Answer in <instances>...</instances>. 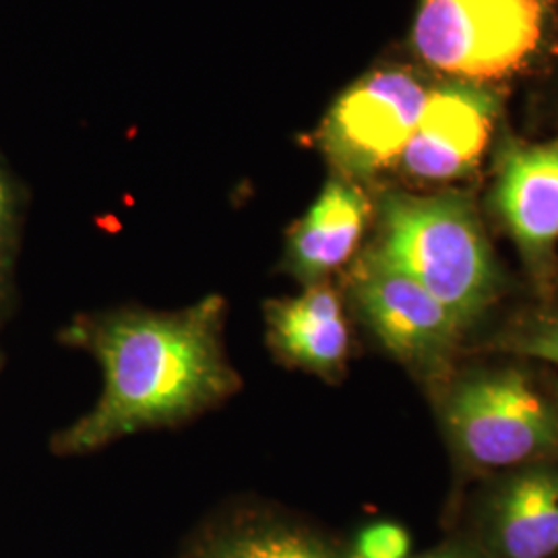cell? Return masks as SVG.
<instances>
[{
	"mask_svg": "<svg viewBox=\"0 0 558 558\" xmlns=\"http://www.w3.org/2000/svg\"><path fill=\"white\" fill-rule=\"evenodd\" d=\"M368 218L371 203L360 186L348 180L327 182L290 236V269L308 286L319 283L352 257Z\"/></svg>",
	"mask_w": 558,
	"mask_h": 558,
	"instance_id": "obj_11",
	"label": "cell"
},
{
	"mask_svg": "<svg viewBox=\"0 0 558 558\" xmlns=\"http://www.w3.org/2000/svg\"><path fill=\"white\" fill-rule=\"evenodd\" d=\"M416 558H482L476 550H470L465 546H459V544H445L439 546L426 555H420Z\"/></svg>",
	"mask_w": 558,
	"mask_h": 558,
	"instance_id": "obj_16",
	"label": "cell"
},
{
	"mask_svg": "<svg viewBox=\"0 0 558 558\" xmlns=\"http://www.w3.org/2000/svg\"><path fill=\"white\" fill-rule=\"evenodd\" d=\"M410 534L391 521H379L364 527L354 542L352 558H410Z\"/></svg>",
	"mask_w": 558,
	"mask_h": 558,
	"instance_id": "obj_14",
	"label": "cell"
},
{
	"mask_svg": "<svg viewBox=\"0 0 558 558\" xmlns=\"http://www.w3.org/2000/svg\"><path fill=\"white\" fill-rule=\"evenodd\" d=\"M271 348L290 364L333 377L350 350V331L338 292L313 283L300 296L274 300L265 308Z\"/></svg>",
	"mask_w": 558,
	"mask_h": 558,
	"instance_id": "obj_10",
	"label": "cell"
},
{
	"mask_svg": "<svg viewBox=\"0 0 558 558\" xmlns=\"http://www.w3.org/2000/svg\"><path fill=\"white\" fill-rule=\"evenodd\" d=\"M435 85L403 69H383L341 94L323 124L327 156L350 177L398 166Z\"/></svg>",
	"mask_w": 558,
	"mask_h": 558,
	"instance_id": "obj_5",
	"label": "cell"
},
{
	"mask_svg": "<svg viewBox=\"0 0 558 558\" xmlns=\"http://www.w3.org/2000/svg\"><path fill=\"white\" fill-rule=\"evenodd\" d=\"M550 15L553 0H420L412 46L430 69L484 85L538 57Z\"/></svg>",
	"mask_w": 558,
	"mask_h": 558,
	"instance_id": "obj_3",
	"label": "cell"
},
{
	"mask_svg": "<svg viewBox=\"0 0 558 558\" xmlns=\"http://www.w3.org/2000/svg\"><path fill=\"white\" fill-rule=\"evenodd\" d=\"M442 420L461 458L482 470L518 468L557 453V408L519 371L459 380L445 399Z\"/></svg>",
	"mask_w": 558,
	"mask_h": 558,
	"instance_id": "obj_4",
	"label": "cell"
},
{
	"mask_svg": "<svg viewBox=\"0 0 558 558\" xmlns=\"http://www.w3.org/2000/svg\"><path fill=\"white\" fill-rule=\"evenodd\" d=\"M500 345L521 356L558 364V308L521 320L505 333Z\"/></svg>",
	"mask_w": 558,
	"mask_h": 558,
	"instance_id": "obj_13",
	"label": "cell"
},
{
	"mask_svg": "<svg viewBox=\"0 0 558 558\" xmlns=\"http://www.w3.org/2000/svg\"><path fill=\"white\" fill-rule=\"evenodd\" d=\"M11 221H13V211H11V195L7 180L0 172V276L7 265V251H9V239H11Z\"/></svg>",
	"mask_w": 558,
	"mask_h": 558,
	"instance_id": "obj_15",
	"label": "cell"
},
{
	"mask_svg": "<svg viewBox=\"0 0 558 558\" xmlns=\"http://www.w3.org/2000/svg\"><path fill=\"white\" fill-rule=\"evenodd\" d=\"M373 253L416 279L461 327L476 319L499 290L488 240L461 193H389L380 203L379 244Z\"/></svg>",
	"mask_w": 558,
	"mask_h": 558,
	"instance_id": "obj_2",
	"label": "cell"
},
{
	"mask_svg": "<svg viewBox=\"0 0 558 558\" xmlns=\"http://www.w3.org/2000/svg\"><path fill=\"white\" fill-rule=\"evenodd\" d=\"M226 302L207 296L179 313L122 311L77 325L71 336L100 362L96 408L54 440L59 453H89L145 428L177 424L240 387L221 348Z\"/></svg>",
	"mask_w": 558,
	"mask_h": 558,
	"instance_id": "obj_1",
	"label": "cell"
},
{
	"mask_svg": "<svg viewBox=\"0 0 558 558\" xmlns=\"http://www.w3.org/2000/svg\"><path fill=\"white\" fill-rule=\"evenodd\" d=\"M493 205L525 259L536 265L548 259L558 240V143L507 141Z\"/></svg>",
	"mask_w": 558,
	"mask_h": 558,
	"instance_id": "obj_8",
	"label": "cell"
},
{
	"mask_svg": "<svg viewBox=\"0 0 558 558\" xmlns=\"http://www.w3.org/2000/svg\"><path fill=\"white\" fill-rule=\"evenodd\" d=\"M497 114L499 100L486 85L463 81L435 85L416 133L399 156V170L428 182L468 174L490 143Z\"/></svg>",
	"mask_w": 558,
	"mask_h": 558,
	"instance_id": "obj_7",
	"label": "cell"
},
{
	"mask_svg": "<svg viewBox=\"0 0 558 558\" xmlns=\"http://www.w3.org/2000/svg\"><path fill=\"white\" fill-rule=\"evenodd\" d=\"M482 539L490 558L557 557V468L530 465L502 480L484 502Z\"/></svg>",
	"mask_w": 558,
	"mask_h": 558,
	"instance_id": "obj_9",
	"label": "cell"
},
{
	"mask_svg": "<svg viewBox=\"0 0 558 558\" xmlns=\"http://www.w3.org/2000/svg\"><path fill=\"white\" fill-rule=\"evenodd\" d=\"M207 558H341L313 536L292 530H248L218 539Z\"/></svg>",
	"mask_w": 558,
	"mask_h": 558,
	"instance_id": "obj_12",
	"label": "cell"
},
{
	"mask_svg": "<svg viewBox=\"0 0 558 558\" xmlns=\"http://www.w3.org/2000/svg\"><path fill=\"white\" fill-rule=\"evenodd\" d=\"M352 294L380 345L410 366H437L458 341L461 323L456 315L373 251L354 271Z\"/></svg>",
	"mask_w": 558,
	"mask_h": 558,
	"instance_id": "obj_6",
	"label": "cell"
}]
</instances>
